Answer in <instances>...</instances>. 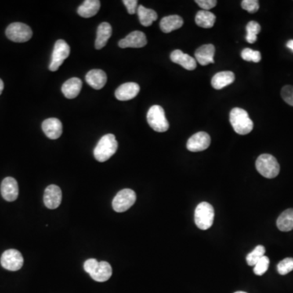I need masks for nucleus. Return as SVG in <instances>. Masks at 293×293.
<instances>
[{
	"label": "nucleus",
	"mask_w": 293,
	"mask_h": 293,
	"mask_svg": "<svg viewBox=\"0 0 293 293\" xmlns=\"http://www.w3.org/2000/svg\"><path fill=\"white\" fill-rule=\"evenodd\" d=\"M118 148L115 135L112 134L103 135L94 150L95 158L99 162H104L113 157Z\"/></svg>",
	"instance_id": "1"
},
{
	"label": "nucleus",
	"mask_w": 293,
	"mask_h": 293,
	"mask_svg": "<svg viewBox=\"0 0 293 293\" xmlns=\"http://www.w3.org/2000/svg\"><path fill=\"white\" fill-rule=\"evenodd\" d=\"M84 269L95 281L105 282L111 278L112 266L107 262H98L97 260L88 259L84 263Z\"/></svg>",
	"instance_id": "2"
},
{
	"label": "nucleus",
	"mask_w": 293,
	"mask_h": 293,
	"mask_svg": "<svg viewBox=\"0 0 293 293\" xmlns=\"http://www.w3.org/2000/svg\"><path fill=\"white\" fill-rule=\"evenodd\" d=\"M230 122L237 134L248 135L254 129V122L244 109L235 108L230 113Z\"/></svg>",
	"instance_id": "3"
},
{
	"label": "nucleus",
	"mask_w": 293,
	"mask_h": 293,
	"mask_svg": "<svg viewBox=\"0 0 293 293\" xmlns=\"http://www.w3.org/2000/svg\"><path fill=\"white\" fill-rule=\"evenodd\" d=\"M256 168L260 175L267 178H274L278 176L280 166L276 157L270 154H262L256 161Z\"/></svg>",
	"instance_id": "4"
},
{
	"label": "nucleus",
	"mask_w": 293,
	"mask_h": 293,
	"mask_svg": "<svg viewBox=\"0 0 293 293\" xmlns=\"http://www.w3.org/2000/svg\"><path fill=\"white\" fill-rule=\"evenodd\" d=\"M214 210L208 202H201L195 210V223L200 230L210 229L214 223Z\"/></svg>",
	"instance_id": "5"
},
{
	"label": "nucleus",
	"mask_w": 293,
	"mask_h": 293,
	"mask_svg": "<svg viewBox=\"0 0 293 293\" xmlns=\"http://www.w3.org/2000/svg\"><path fill=\"white\" fill-rule=\"evenodd\" d=\"M146 120L149 125L157 132H165L170 127L164 110L160 105H153L149 109L146 114Z\"/></svg>",
	"instance_id": "6"
},
{
	"label": "nucleus",
	"mask_w": 293,
	"mask_h": 293,
	"mask_svg": "<svg viewBox=\"0 0 293 293\" xmlns=\"http://www.w3.org/2000/svg\"><path fill=\"white\" fill-rule=\"evenodd\" d=\"M32 35L33 32L30 26L20 22L12 23L6 30V36L12 42H27L32 38Z\"/></svg>",
	"instance_id": "7"
},
{
	"label": "nucleus",
	"mask_w": 293,
	"mask_h": 293,
	"mask_svg": "<svg viewBox=\"0 0 293 293\" xmlns=\"http://www.w3.org/2000/svg\"><path fill=\"white\" fill-rule=\"evenodd\" d=\"M70 47L65 40L56 41L52 52V61L50 63L49 70L55 72L59 70L65 59L70 56Z\"/></svg>",
	"instance_id": "8"
},
{
	"label": "nucleus",
	"mask_w": 293,
	"mask_h": 293,
	"mask_svg": "<svg viewBox=\"0 0 293 293\" xmlns=\"http://www.w3.org/2000/svg\"><path fill=\"white\" fill-rule=\"evenodd\" d=\"M136 201V194L131 189H123L116 195L113 200V208L117 213H123L129 210Z\"/></svg>",
	"instance_id": "9"
},
{
	"label": "nucleus",
	"mask_w": 293,
	"mask_h": 293,
	"mask_svg": "<svg viewBox=\"0 0 293 293\" xmlns=\"http://www.w3.org/2000/svg\"><path fill=\"white\" fill-rule=\"evenodd\" d=\"M0 262L4 269L10 271H17L23 266L24 258L18 250L8 249L2 254Z\"/></svg>",
	"instance_id": "10"
},
{
	"label": "nucleus",
	"mask_w": 293,
	"mask_h": 293,
	"mask_svg": "<svg viewBox=\"0 0 293 293\" xmlns=\"http://www.w3.org/2000/svg\"><path fill=\"white\" fill-rule=\"evenodd\" d=\"M211 139L208 134L198 132L192 135L186 143V149L192 153H197L205 150L210 146Z\"/></svg>",
	"instance_id": "11"
},
{
	"label": "nucleus",
	"mask_w": 293,
	"mask_h": 293,
	"mask_svg": "<svg viewBox=\"0 0 293 293\" xmlns=\"http://www.w3.org/2000/svg\"><path fill=\"white\" fill-rule=\"evenodd\" d=\"M62 200V192L56 185H50L44 192V202L47 208L55 210L58 208Z\"/></svg>",
	"instance_id": "12"
},
{
	"label": "nucleus",
	"mask_w": 293,
	"mask_h": 293,
	"mask_svg": "<svg viewBox=\"0 0 293 293\" xmlns=\"http://www.w3.org/2000/svg\"><path fill=\"white\" fill-rule=\"evenodd\" d=\"M1 195L3 198L8 202H12L17 199L19 195L18 183L15 178L8 177L4 178L1 183Z\"/></svg>",
	"instance_id": "13"
},
{
	"label": "nucleus",
	"mask_w": 293,
	"mask_h": 293,
	"mask_svg": "<svg viewBox=\"0 0 293 293\" xmlns=\"http://www.w3.org/2000/svg\"><path fill=\"white\" fill-rule=\"evenodd\" d=\"M146 45V38L144 33L141 31H134L120 40L118 46L121 48H140Z\"/></svg>",
	"instance_id": "14"
},
{
	"label": "nucleus",
	"mask_w": 293,
	"mask_h": 293,
	"mask_svg": "<svg viewBox=\"0 0 293 293\" xmlns=\"http://www.w3.org/2000/svg\"><path fill=\"white\" fill-rule=\"evenodd\" d=\"M140 91L139 84L127 82L120 86L115 91V96L118 100L127 101L136 97Z\"/></svg>",
	"instance_id": "15"
},
{
	"label": "nucleus",
	"mask_w": 293,
	"mask_h": 293,
	"mask_svg": "<svg viewBox=\"0 0 293 293\" xmlns=\"http://www.w3.org/2000/svg\"><path fill=\"white\" fill-rule=\"evenodd\" d=\"M42 128L44 134L51 139H57L63 131L61 121L57 118L47 119L43 122Z\"/></svg>",
	"instance_id": "16"
},
{
	"label": "nucleus",
	"mask_w": 293,
	"mask_h": 293,
	"mask_svg": "<svg viewBox=\"0 0 293 293\" xmlns=\"http://www.w3.org/2000/svg\"><path fill=\"white\" fill-rule=\"evenodd\" d=\"M215 47L213 44H205L201 46L195 52L196 60L201 66H207L214 63Z\"/></svg>",
	"instance_id": "17"
},
{
	"label": "nucleus",
	"mask_w": 293,
	"mask_h": 293,
	"mask_svg": "<svg viewBox=\"0 0 293 293\" xmlns=\"http://www.w3.org/2000/svg\"><path fill=\"white\" fill-rule=\"evenodd\" d=\"M171 59L172 62L180 65L186 70H194L197 66L195 58L187 54L183 53L180 50H175L171 53Z\"/></svg>",
	"instance_id": "18"
},
{
	"label": "nucleus",
	"mask_w": 293,
	"mask_h": 293,
	"mask_svg": "<svg viewBox=\"0 0 293 293\" xmlns=\"http://www.w3.org/2000/svg\"><path fill=\"white\" fill-rule=\"evenodd\" d=\"M86 81L94 89L100 90L107 82V75L103 70H92L87 73Z\"/></svg>",
	"instance_id": "19"
},
{
	"label": "nucleus",
	"mask_w": 293,
	"mask_h": 293,
	"mask_svg": "<svg viewBox=\"0 0 293 293\" xmlns=\"http://www.w3.org/2000/svg\"><path fill=\"white\" fill-rule=\"evenodd\" d=\"M82 81L78 77H72L62 86V92L67 99H74L79 95Z\"/></svg>",
	"instance_id": "20"
},
{
	"label": "nucleus",
	"mask_w": 293,
	"mask_h": 293,
	"mask_svg": "<svg viewBox=\"0 0 293 293\" xmlns=\"http://www.w3.org/2000/svg\"><path fill=\"white\" fill-rule=\"evenodd\" d=\"M236 77L234 73L231 71L219 72L213 77L211 84L214 89L221 90L233 83Z\"/></svg>",
	"instance_id": "21"
},
{
	"label": "nucleus",
	"mask_w": 293,
	"mask_h": 293,
	"mask_svg": "<svg viewBox=\"0 0 293 293\" xmlns=\"http://www.w3.org/2000/svg\"><path fill=\"white\" fill-rule=\"evenodd\" d=\"M100 8L99 0H86L77 8V13L81 17L90 18L97 14Z\"/></svg>",
	"instance_id": "22"
},
{
	"label": "nucleus",
	"mask_w": 293,
	"mask_h": 293,
	"mask_svg": "<svg viewBox=\"0 0 293 293\" xmlns=\"http://www.w3.org/2000/svg\"><path fill=\"white\" fill-rule=\"evenodd\" d=\"M112 35V26L108 22H103L97 29V36L95 39V48L102 49L107 44L108 40Z\"/></svg>",
	"instance_id": "23"
},
{
	"label": "nucleus",
	"mask_w": 293,
	"mask_h": 293,
	"mask_svg": "<svg viewBox=\"0 0 293 293\" xmlns=\"http://www.w3.org/2000/svg\"><path fill=\"white\" fill-rule=\"evenodd\" d=\"M182 26H183V20L181 16L178 15L164 16L161 19V23H160L161 31L166 34L174 30H178Z\"/></svg>",
	"instance_id": "24"
},
{
	"label": "nucleus",
	"mask_w": 293,
	"mask_h": 293,
	"mask_svg": "<svg viewBox=\"0 0 293 293\" xmlns=\"http://www.w3.org/2000/svg\"><path fill=\"white\" fill-rule=\"evenodd\" d=\"M137 13L139 16V22L143 26H150L153 22L157 20V13L153 9L145 8L143 5H139L137 8Z\"/></svg>",
	"instance_id": "25"
},
{
	"label": "nucleus",
	"mask_w": 293,
	"mask_h": 293,
	"mask_svg": "<svg viewBox=\"0 0 293 293\" xmlns=\"http://www.w3.org/2000/svg\"><path fill=\"white\" fill-rule=\"evenodd\" d=\"M195 20L197 26L204 29L212 28L216 22V16L210 11L201 10L196 13Z\"/></svg>",
	"instance_id": "26"
},
{
	"label": "nucleus",
	"mask_w": 293,
	"mask_h": 293,
	"mask_svg": "<svg viewBox=\"0 0 293 293\" xmlns=\"http://www.w3.org/2000/svg\"><path fill=\"white\" fill-rule=\"evenodd\" d=\"M277 227L281 232L293 230V208L283 211L277 219Z\"/></svg>",
	"instance_id": "27"
},
{
	"label": "nucleus",
	"mask_w": 293,
	"mask_h": 293,
	"mask_svg": "<svg viewBox=\"0 0 293 293\" xmlns=\"http://www.w3.org/2000/svg\"><path fill=\"white\" fill-rule=\"evenodd\" d=\"M261 26L258 24V22H250L246 26V30H247V35H246V40L249 44H254L258 39V34L261 32Z\"/></svg>",
	"instance_id": "28"
},
{
	"label": "nucleus",
	"mask_w": 293,
	"mask_h": 293,
	"mask_svg": "<svg viewBox=\"0 0 293 293\" xmlns=\"http://www.w3.org/2000/svg\"><path fill=\"white\" fill-rule=\"evenodd\" d=\"M265 248L264 246H257V247L247 256L246 261L248 262V265H251V266H254L256 263H257L263 256H265Z\"/></svg>",
	"instance_id": "29"
},
{
	"label": "nucleus",
	"mask_w": 293,
	"mask_h": 293,
	"mask_svg": "<svg viewBox=\"0 0 293 293\" xmlns=\"http://www.w3.org/2000/svg\"><path fill=\"white\" fill-rule=\"evenodd\" d=\"M241 57L246 61L258 63L262 59V55L258 51H254L251 48H245L241 52Z\"/></svg>",
	"instance_id": "30"
},
{
	"label": "nucleus",
	"mask_w": 293,
	"mask_h": 293,
	"mask_svg": "<svg viewBox=\"0 0 293 293\" xmlns=\"http://www.w3.org/2000/svg\"><path fill=\"white\" fill-rule=\"evenodd\" d=\"M269 259L266 256H263L254 265V272L257 276H263L269 268Z\"/></svg>",
	"instance_id": "31"
},
{
	"label": "nucleus",
	"mask_w": 293,
	"mask_h": 293,
	"mask_svg": "<svg viewBox=\"0 0 293 293\" xmlns=\"http://www.w3.org/2000/svg\"><path fill=\"white\" fill-rule=\"evenodd\" d=\"M278 272L281 276H285L293 270V258H287L279 262L277 265Z\"/></svg>",
	"instance_id": "32"
},
{
	"label": "nucleus",
	"mask_w": 293,
	"mask_h": 293,
	"mask_svg": "<svg viewBox=\"0 0 293 293\" xmlns=\"http://www.w3.org/2000/svg\"><path fill=\"white\" fill-rule=\"evenodd\" d=\"M241 6L249 13H255L259 9V2L258 0H243Z\"/></svg>",
	"instance_id": "33"
},
{
	"label": "nucleus",
	"mask_w": 293,
	"mask_h": 293,
	"mask_svg": "<svg viewBox=\"0 0 293 293\" xmlns=\"http://www.w3.org/2000/svg\"><path fill=\"white\" fill-rule=\"evenodd\" d=\"M282 98L286 103L293 106V87L285 86L281 91Z\"/></svg>",
	"instance_id": "34"
},
{
	"label": "nucleus",
	"mask_w": 293,
	"mask_h": 293,
	"mask_svg": "<svg viewBox=\"0 0 293 293\" xmlns=\"http://www.w3.org/2000/svg\"><path fill=\"white\" fill-rule=\"evenodd\" d=\"M196 3L204 11H207L216 6L218 2L216 0H196Z\"/></svg>",
	"instance_id": "35"
},
{
	"label": "nucleus",
	"mask_w": 293,
	"mask_h": 293,
	"mask_svg": "<svg viewBox=\"0 0 293 293\" xmlns=\"http://www.w3.org/2000/svg\"><path fill=\"white\" fill-rule=\"evenodd\" d=\"M123 4L127 7V12L129 14H135L137 11V6H138L137 0H124Z\"/></svg>",
	"instance_id": "36"
},
{
	"label": "nucleus",
	"mask_w": 293,
	"mask_h": 293,
	"mask_svg": "<svg viewBox=\"0 0 293 293\" xmlns=\"http://www.w3.org/2000/svg\"><path fill=\"white\" fill-rule=\"evenodd\" d=\"M287 47L291 50V52H293V40H289L287 43Z\"/></svg>",
	"instance_id": "37"
},
{
	"label": "nucleus",
	"mask_w": 293,
	"mask_h": 293,
	"mask_svg": "<svg viewBox=\"0 0 293 293\" xmlns=\"http://www.w3.org/2000/svg\"><path fill=\"white\" fill-rule=\"evenodd\" d=\"M4 81L2 79H0V95L2 94L3 91H4Z\"/></svg>",
	"instance_id": "38"
},
{
	"label": "nucleus",
	"mask_w": 293,
	"mask_h": 293,
	"mask_svg": "<svg viewBox=\"0 0 293 293\" xmlns=\"http://www.w3.org/2000/svg\"><path fill=\"white\" fill-rule=\"evenodd\" d=\"M235 293H247V292H245V291H236V292Z\"/></svg>",
	"instance_id": "39"
}]
</instances>
